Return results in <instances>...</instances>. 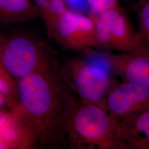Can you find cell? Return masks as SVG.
Returning a JSON list of instances; mask_svg holds the SVG:
<instances>
[{
	"label": "cell",
	"instance_id": "15",
	"mask_svg": "<svg viewBox=\"0 0 149 149\" xmlns=\"http://www.w3.org/2000/svg\"><path fill=\"white\" fill-rule=\"evenodd\" d=\"M149 1V0H126L127 2L130 3L132 5L137 7L138 9L141 6H142Z\"/></svg>",
	"mask_w": 149,
	"mask_h": 149
},
{
	"label": "cell",
	"instance_id": "2",
	"mask_svg": "<svg viewBox=\"0 0 149 149\" xmlns=\"http://www.w3.org/2000/svg\"><path fill=\"white\" fill-rule=\"evenodd\" d=\"M74 149H130L119 120L96 104L77 99L65 144Z\"/></svg>",
	"mask_w": 149,
	"mask_h": 149
},
{
	"label": "cell",
	"instance_id": "8",
	"mask_svg": "<svg viewBox=\"0 0 149 149\" xmlns=\"http://www.w3.org/2000/svg\"><path fill=\"white\" fill-rule=\"evenodd\" d=\"M87 53L101 59L114 75L131 83L149 88V53L97 52Z\"/></svg>",
	"mask_w": 149,
	"mask_h": 149
},
{
	"label": "cell",
	"instance_id": "1",
	"mask_svg": "<svg viewBox=\"0 0 149 149\" xmlns=\"http://www.w3.org/2000/svg\"><path fill=\"white\" fill-rule=\"evenodd\" d=\"M18 103L11 113L36 147L65 144L77 98L56 56L43 68L17 81Z\"/></svg>",
	"mask_w": 149,
	"mask_h": 149
},
{
	"label": "cell",
	"instance_id": "5",
	"mask_svg": "<svg viewBox=\"0 0 149 149\" xmlns=\"http://www.w3.org/2000/svg\"><path fill=\"white\" fill-rule=\"evenodd\" d=\"M55 56L43 40L24 34L5 36L1 53L6 68L17 82L43 68Z\"/></svg>",
	"mask_w": 149,
	"mask_h": 149
},
{
	"label": "cell",
	"instance_id": "3",
	"mask_svg": "<svg viewBox=\"0 0 149 149\" xmlns=\"http://www.w3.org/2000/svg\"><path fill=\"white\" fill-rule=\"evenodd\" d=\"M90 15L95 23L98 50L149 53V47L121 6Z\"/></svg>",
	"mask_w": 149,
	"mask_h": 149
},
{
	"label": "cell",
	"instance_id": "9",
	"mask_svg": "<svg viewBox=\"0 0 149 149\" xmlns=\"http://www.w3.org/2000/svg\"><path fill=\"white\" fill-rule=\"evenodd\" d=\"M120 122L133 149H149V108Z\"/></svg>",
	"mask_w": 149,
	"mask_h": 149
},
{
	"label": "cell",
	"instance_id": "12",
	"mask_svg": "<svg viewBox=\"0 0 149 149\" xmlns=\"http://www.w3.org/2000/svg\"><path fill=\"white\" fill-rule=\"evenodd\" d=\"M5 38V36L0 33V93L7 97L12 108L18 103V87L17 81L6 68L1 58Z\"/></svg>",
	"mask_w": 149,
	"mask_h": 149
},
{
	"label": "cell",
	"instance_id": "17",
	"mask_svg": "<svg viewBox=\"0 0 149 149\" xmlns=\"http://www.w3.org/2000/svg\"><path fill=\"white\" fill-rule=\"evenodd\" d=\"M66 5L70 3V4H72L76 2H77V0H65ZM68 6V5H67Z\"/></svg>",
	"mask_w": 149,
	"mask_h": 149
},
{
	"label": "cell",
	"instance_id": "13",
	"mask_svg": "<svg viewBox=\"0 0 149 149\" xmlns=\"http://www.w3.org/2000/svg\"><path fill=\"white\" fill-rule=\"evenodd\" d=\"M138 11L139 32L149 48V1Z\"/></svg>",
	"mask_w": 149,
	"mask_h": 149
},
{
	"label": "cell",
	"instance_id": "14",
	"mask_svg": "<svg viewBox=\"0 0 149 149\" xmlns=\"http://www.w3.org/2000/svg\"><path fill=\"white\" fill-rule=\"evenodd\" d=\"M92 14H97L112 8L120 6L118 0H87Z\"/></svg>",
	"mask_w": 149,
	"mask_h": 149
},
{
	"label": "cell",
	"instance_id": "6",
	"mask_svg": "<svg viewBox=\"0 0 149 149\" xmlns=\"http://www.w3.org/2000/svg\"><path fill=\"white\" fill-rule=\"evenodd\" d=\"M47 32L66 50L85 53L98 48L95 23L90 15L69 9Z\"/></svg>",
	"mask_w": 149,
	"mask_h": 149
},
{
	"label": "cell",
	"instance_id": "11",
	"mask_svg": "<svg viewBox=\"0 0 149 149\" xmlns=\"http://www.w3.org/2000/svg\"><path fill=\"white\" fill-rule=\"evenodd\" d=\"M36 6L39 17L43 20L46 29L53 26L69 8L65 0H32Z\"/></svg>",
	"mask_w": 149,
	"mask_h": 149
},
{
	"label": "cell",
	"instance_id": "4",
	"mask_svg": "<svg viewBox=\"0 0 149 149\" xmlns=\"http://www.w3.org/2000/svg\"><path fill=\"white\" fill-rule=\"evenodd\" d=\"M61 67L78 100L106 111L107 96L118 81L109 70L82 58L67 59Z\"/></svg>",
	"mask_w": 149,
	"mask_h": 149
},
{
	"label": "cell",
	"instance_id": "16",
	"mask_svg": "<svg viewBox=\"0 0 149 149\" xmlns=\"http://www.w3.org/2000/svg\"><path fill=\"white\" fill-rule=\"evenodd\" d=\"M6 105L10 106V102L5 96L0 93V109Z\"/></svg>",
	"mask_w": 149,
	"mask_h": 149
},
{
	"label": "cell",
	"instance_id": "7",
	"mask_svg": "<svg viewBox=\"0 0 149 149\" xmlns=\"http://www.w3.org/2000/svg\"><path fill=\"white\" fill-rule=\"evenodd\" d=\"M149 108V88L126 81H117L107 96V112L119 121Z\"/></svg>",
	"mask_w": 149,
	"mask_h": 149
},
{
	"label": "cell",
	"instance_id": "10",
	"mask_svg": "<svg viewBox=\"0 0 149 149\" xmlns=\"http://www.w3.org/2000/svg\"><path fill=\"white\" fill-rule=\"evenodd\" d=\"M38 17L32 0H0V23L23 22Z\"/></svg>",
	"mask_w": 149,
	"mask_h": 149
}]
</instances>
